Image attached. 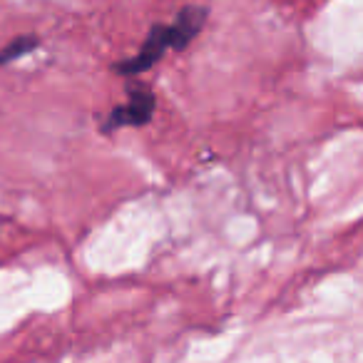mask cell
Here are the masks:
<instances>
[{
  "mask_svg": "<svg viewBox=\"0 0 363 363\" xmlns=\"http://www.w3.org/2000/svg\"><path fill=\"white\" fill-rule=\"evenodd\" d=\"M157 107V97L152 92V87H147L145 82L130 80L127 82V102L117 105L110 115L105 117L100 130L105 135L122 130V127H145L152 122Z\"/></svg>",
  "mask_w": 363,
  "mask_h": 363,
  "instance_id": "6da1fadb",
  "label": "cell"
},
{
  "mask_svg": "<svg viewBox=\"0 0 363 363\" xmlns=\"http://www.w3.org/2000/svg\"><path fill=\"white\" fill-rule=\"evenodd\" d=\"M167 50H174V35H172V26L167 23H155L147 33L145 43L142 48L135 52L132 57L127 60H120L112 65V70L122 77H135V75H142V72L152 70L157 62L164 57Z\"/></svg>",
  "mask_w": 363,
  "mask_h": 363,
  "instance_id": "7a4b0ae2",
  "label": "cell"
},
{
  "mask_svg": "<svg viewBox=\"0 0 363 363\" xmlns=\"http://www.w3.org/2000/svg\"><path fill=\"white\" fill-rule=\"evenodd\" d=\"M207 18H209V11L204 6H184V8H179L174 23H169L172 35H174V52L187 50V48L192 45L194 38L202 33Z\"/></svg>",
  "mask_w": 363,
  "mask_h": 363,
  "instance_id": "3957f363",
  "label": "cell"
},
{
  "mask_svg": "<svg viewBox=\"0 0 363 363\" xmlns=\"http://www.w3.org/2000/svg\"><path fill=\"white\" fill-rule=\"evenodd\" d=\"M38 48H40V38L33 35V33H28V35H16L11 43H6V48H0V67L30 55Z\"/></svg>",
  "mask_w": 363,
  "mask_h": 363,
  "instance_id": "277c9868",
  "label": "cell"
}]
</instances>
